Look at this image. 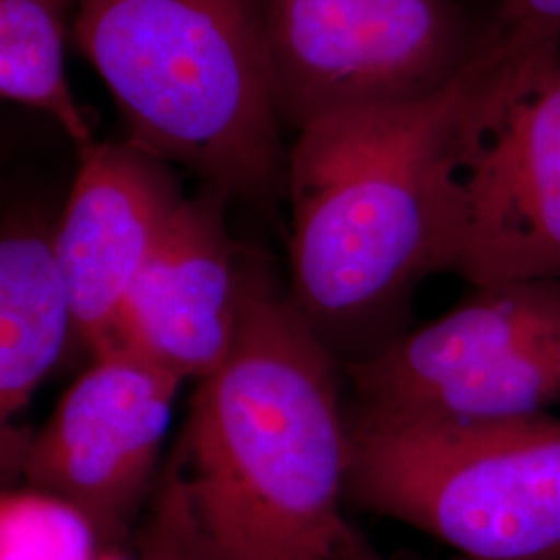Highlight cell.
Instances as JSON below:
<instances>
[{
  "label": "cell",
  "mask_w": 560,
  "mask_h": 560,
  "mask_svg": "<svg viewBox=\"0 0 560 560\" xmlns=\"http://www.w3.org/2000/svg\"><path fill=\"white\" fill-rule=\"evenodd\" d=\"M358 407L446 420L560 416V280L471 287L469 298L342 365Z\"/></svg>",
  "instance_id": "cell-6"
},
{
  "label": "cell",
  "mask_w": 560,
  "mask_h": 560,
  "mask_svg": "<svg viewBox=\"0 0 560 560\" xmlns=\"http://www.w3.org/2000/svg\"><path fill=\"white\" fill-rule=\"evenodd\" d=\"M339 560H390L368 540L355 525L349 523L340 541Z\"/></svg>",
  "instance_id": "cell-16"
},
{
  "label": "cell",
  "mask_w": 560,
  "mask_h": 560,
  "mask_svg": "<svg viewBox=\"0 0 560 560\" xmlns=\"http://www.w3.org/2000/svg\"><path fill=\"white\" fill-rule=\"evenodd\" d=\"M52 229L27 212L0 221V490L20 483L34 432L21 418L71 351V318L52 256Z\"/></svg>",
  "instance_id": "cell-11"
},
{
  "label": "cell",
  "mask_w": 560,
  "mask_h": 560,
  "mask_svg": "<svg viewBox=\"0 0 560 560\" xmlns=\"http://www.w3.org/2000/svg\"><path fill=\"white\" fill-rule=\"evenodd\" d=\"M94 560H143L140 555H131L125 550V546H104L101 555Z\"/></svg>",
  "instance_id": "cell-17"
},
{
  "label": "cell",
  "mask_w": 560,
  "mask_h": 560,
  "mask_svg": "<svg viewBox=\"0 0 560 560\" xmlns=\"http://www.w3.org/2000/svg\"><path fill=\"white\" fill-rule=\"evenodd\" d=\"M52 256L71 318V351L110 347L120 305L185 200L171 164L129 141L80 148Z\"/></svg>",
  "instance_id": "cell-10"
},
{
  "label": "cell",
  "mask_w": 560,
  "mask_h": 560,
  "mask_svg": "<svg viewBox=\"0 0 560 560\" xmlns=\"http://www.w3.org/2000/svg\"><path fill=\"white\" fill-rule=\"evenodd\" d=\"M345 372L270 261L240 339L198 382L179 444L196 560H339L351 455Z\"/></svg>",
  "instance_id": "cell-2"
},
{
  "label": "cell",
  "mask_w": 560,
  "mask_h": 560,
  "mask_svg": "<svg viewBox=\"0 0 560 560\" xmlns=\"http://www.w3.org/2000/svg\"><path fill=\"white\" fill-rule=\"evenodd\" d=\"M67 15L59 0H0V101L48 115L80 150L96 140L67 80Z\"/></svg>",
  "instance_id": "cell-12"
},
{
  "label": "cell",
  "mask_w": 560,
  "mask_h": 560,
  "mask_svg": "<svg viewBox=\"0 0 560 560\" xmlns=\"http://www.w3.org/2000/svg\"><path fill=\"white\" fill-rule=\"evenodd\" d=\"M138 534V555L143 560H196L179 478L171 465L162 469L154 497L145 509Z\"/></svg>",
  "instance_id": "cell-15"
},
{
  "label": "cell",
  "mask_w": 560,
  "mask_h": 560,
  "mask_svg": "<svg viewBox=\"0 0 560 560\" xmlns=\"http://www.w3.org/2000/svg\"><path fill=\"white\" fill-rule=\"evenodd\" d=\"M266 21L268 0H75L73 38L117 102L125 141L275 212L289 145Z\"/></svg>",
  "instance_id": "cell-3"
},
{
  "label": "cell",
  "mask_w": 560,
  "mask_h": 560,
  "mask_svg": "<svg viewBox=\"0 0 560 560\" xmlns=\"http://www.w3.org/2000/svg\"><path fill=\"white\" fill-rule=\"evenodd\" d=\"M453 272L471 287L560 280V57L515 98L481 110Z\"/></svg>",
  "instance_id": "cell-8"
},
{
  "label": "cell",
  "mask_w": 560,
  "mask_h": 560,
  "mask_svg": "<svg viewBox=\"0 0 560 560\" xmlns=\"http://www.w3.org/2000/svg\"><path fill=\"white\" fill-rule=\"evenodd\" d=\"M180 382L122 349L92 358L34 432L21 481L73 502L106 546H125L161 480Z\"/></svg>",
  "instance_id": "cell-7"
},
{
  "label": "cell",
  "mask_w": 560,
  "mask_h": 560,
  "mask_svg": "<svg viewBox=\"0 0 560 560\" xmlns=\"http://www.w3.org/2000/svg\"><path fill=\"white\" fill-rule=\"evenodd\" d=\"M60 4L65 7V9H69V11H73V4H75V0H59Z\"/></svg>",
  "instance_id": "cell-18"
},
{
  "label": "cell",
  "mask_w": 560,
  "mask_h": 560,
  "mask_svg": "<svg viewBox=\"0 0 560 560\" xmlns=\"http://www.w3.org/2000/svg\"><path fill=\"white\" fill-rule=\"evenodd\" d=\"M494 104L515 98L560 57V0H497L483 18Z\"/></svg>",
  "instance_id": "cell-14"
},
{
  "label": "cell",
  "mask_w": 560,
  "mask_h": 560,
  "mask_svg": "<svg viewBox=\"0 0 560 560\" xmlns=\"http://www.w3.org/2000/svg\"><path fill=\"white\" fill-rule=\"evenodd\" d=\"M106 544L59 494L20 481L0 490V560H94Z\"/></svg>",
  "instance_id": "cell-13"
},
{
  "label": "cell",
  "mask_w": 560,
  "mask_h": 560,
  "mask_svg": "<svg viewBox=\"0 0 560 560\" xmlns=\"http://www.w3.org/2000/svg\"><path fill=\"white\" fill-rule=\"evenodd\" d=\"M226 206L210 187L180 201L122 300L106 351L133 353L180 384L206 381L229 360L266 258L235 240Z\"/></svg>",
  "instance_id": "cell-9"
},
{
  "label": "cell",
  "mask_w": 560,
  "mask_h": 560,
  "mask_svg": "<svg viewBox=\"0 0 560 560\" xmlns=\"http://www.w3.org/2000/svg\"><path fill=\"white\" fill-rule=\"evenodd\" d=\"M268 62L284 131L411 106L467 75L483 20L457 0H268Z\"/></svg>",
  "instance_id": "cell-5"
},
{
  "label": "cell",
  "mask_w": 560,
  "mask_h": 560,
  "mask_svg": "<svg viewBox=\"0 0 560 560\" xmlns=\"http://www.w3.org/2000/svg\"><path fill=\"white\" fill-rule=\"evenodd\" d=\"M492 85L480 59L430 101L316 120L289 145L287 293L340 365L395 339L421 282L453 272L465 162Z\"/></svg>",
  "instance_id": "cell-1"
},
{
  "label": "cell",
  "mask_w": 560,
  "mask_h": 560,
  "mask_svg": "<svg viewBox=\"0 0 560 560\" xmlns=\"http://www.w3.org/2000/svg\"><path fill=\"white\" fill-rule=\"evenodd\" d=\"M347 504L467 560H560V416L446 420L349 407Z\"/></svg>",
  "instance_id": "cell-4"
}]
</instances>
